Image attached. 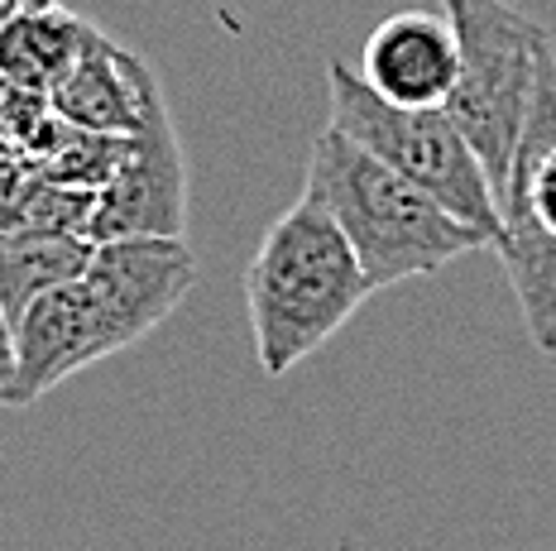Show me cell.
Segmentation results:
<instances>
[{
  "instance_id": "14",
  "label": "cell",
  "mask_w": 556,
  "mask_h": 551,
  "mask_svg": "<svg viewBox=\"0 0 556 551\" xmlns=\"http://www.w3.org/2000/svg\"><path fill=\"white\" fill-rule=\"evenodd\" d=\"M53 5H58V0H10V10H15V15H20V10L34 15V10H53Z\"/></svg>"
},
{
  "instance_id": "2",
  "label": "cell",
  "mask_w": 556,
  "mask_h": 551,
  "mask_svg": "<svg viewBox=\"0 0 556 551\" xmlns=\"http://www.w3.org/2000/svg\"><path fill=\"white\" fill-rule=\"evenodd\" d=\"M375 297L345 231L298 197L264 231L245 269V307L260 370L278 379L317 355Z\"/></svg>"
},
{
  "instance_id": "8",
  "label": "cell",
  "mask_w": 556,
  "mask_h": 551,
  "mask_svg": "<svg viewBox=\"0 0 556 551\" xmlns=\"http://www.w3.org/2000/svg\"><path fill=\"white\" fill-rule=\"evenodd\" d=\"M106 355H115L111 331L101 321L97 297H91L83 279L34 297L25 307V317L15 321V360H20L15 408L39 403L63 379L106 360Z\"/></svg>"
},
{
  "instance_id": "6",
  "label": "cell",
  "mask_w": 556,
  "mask_h": 551,
  "mask_svg": "<svg viewBox=\"0 0 556 551\" xmlns=\"http://www.w3.org/2000/svg\"><path fill=\"white\" fill-rule=\"evenodd\" d=\"M188 221V168H182V144L173 130L168 97L159 87L154 67L144 73V116L135 134L125 140V158L115 178L97 192L91 212V245L125 235H178Z\"/></svg>"
},
{
  "instance_id": "16",
  "label": "cell",
  "mask_w": 556,
  "mask_h": 551,
  "mask_svg": "<svg viewBox=\"0 0 556 551\" xmlns=\"http://www.w3.org/2000/svg\"><path fill=\"white\" fill-rule=\"evenodd\" d=\"M0 25H5V15H0Z\"/></svg>"
},
{
  "instance_id": "4",
  "label": "cell",
  "mask_w": 556,
  "mask_h": 551,
  "mask_svg": "<svg viewBox=\"0 0 556 551\" xmlns=\"http://www.w3.org/2000/svg\"><path fill=\"white\" fill-rule=\"evenodd\" d=\"M327 106L331 125L341 134H351L361 149L384 158L393 174L417 182L451 216H460L480 235H490V245L500 240L494 182L446 106H393L355 73V63L341 59L327 67Z\"/></svg>"
},
{
  "instance_id": "13",
  "label": "cell",
  "mask_w": 556,
  "mask_h": 551,
  "mask_svg": "<svg viewBox=\"0 0 556 551\" xmlns=\"http://www.w3.org/2000/svg\"><path fill=\"white\" fill-rule=\"evenodd\" d=\"M15 388H20V360H15V321L0 307V403L15 408Z\"/></svg>"
},
{
  "instance_id": "11",
  "label": "cell",
  "mask_w": 556,
  "mask_h": 551,
  "mask_svg": "<svg viewBox=\"0 0 556 551\" xmlns=\"http://www.w3.org/2000/svg\"><path fill=\"white\" fill-rule=\"evenodd\" d=\"M87 20L67 15L63 5L53 10H34V15H10L0 25V77L29 91H49L67 77V67L77 63L87 43Z\"/></svg>"
},
{
  "instance_id": "5",
  "label": "cell",
  "mask_w": 556,
  "mask_h": 551,
  "mask_svg": "<svg viewBox=\"0 0 556 551\" xmlns=\"http://www.w3.org/2000/svg\"><path fill=\"white\" fill-rule=\"evenodd\" d=\"M494 249L504 259L532 346L556 355V53L542 63L538 97L500 192Z\"/></svg>"
},
{
  "instance_id": "9",
  "label": "cell",
  "mask_w": 556,
  "mask_h": 551,
  "mask_svg": "<svg viewBox=\"0 0 556 551\" xmlns=\"http://www.w3.org/2000/svg\"><path fill=\"white\" fill-rule=\"evenodd\" d=\"M355 73L393 106H446L460 73L456 29L432 10H399L365 39Z\"/></svg>"
},
{
  "instance_id": "15",
  "label": "cell",
  "mask_w": 556,
  "mask_h": 551,
  "mask_svg": "<svg viewBox=\"0 0 556 551\" xmlns=\"http://www.w3.org/2000/svg\"><path fill=\"white\" fill-rule=\"evenodd\" d=\"M0 15H5V20H10V15H15V10H10V0H0Z\"/></svg>"
},
{
  "instance_id": "1",
  "label": "cell",
  "mask_w": 556,
  "mask_h": 551,
  "mask_svg": "<svg viewBox=\"0 0 556 551\" xmlns=\"http://www.w3.org/2000/svg\"><path fill=\"white\" fill-rule=\"evenodd\" d=\"M303 197L345 231L375 293L446 269L470 249H494L490 235L451 216L437 197L393 174L384 158H375L336 125H327L312 144Z\"/></svg>"
},
{
  "instance_id": "7",
  "label": "cell",
  "mask_w": 556,
  "mask_h": 551,
  "mask_svg": "<svg viewBox=\"0 0 556 551\" xmlns=\"http://www.w3.org/2000/svg\"><path fill=\"white\" fill-rule=\"evenodd\" d=\"M83 283L97 297V312L111 331V346L125 350L154 336L182 307L197 283V259L178 235H125L91 249Z\"/></svg>"
},
{
  "instance_id": "12",
  "label": "cell",
  "mask_w": 556,
  "mask_h": 551,
  "mask_svg": "<svg viewBox=\"0 0 556 551\" xmlns=\"http://www.w3.org/2000/svg\"><path fill=\"white\" fill-rule=\"evenodd\" d=\"M91 249L87 235L67 231H0V307L10 321L25 317L34 297L83 279Z\"/></svg>"
},
{
  "instance_id": "3",
  "label": "cell",
  "mask_w": 556,
  "mask_h": 551,
  "mask_svg": "<svg viewBox=\"0 0 556 551\" xmlns=\"http://www.w3.org/2000/svg\"><path fill=\"white\" fill-rule=\"evenodd\" d=\"M442 15L456 29L460 49V73L446 97V111L480 154L494 197H500L532 97H538L542 63L556 53L552 34L508 0H442Z\"/></svg>"
},
{
  "instance_id": "10",
  "label": "cell",
  "mask_w": 556,
  "mask_h": 551,
  "mask_svg": "<svg viewBox=\"0 0 556 551\" xmlns=\"http://www.w3.org/2000/svg\"><path fill=\"white\" fill-rule=\"evenodd\" d=\"M144 73L149 63L121 49L101 29H87V43L67 77L49 91L53 116L91 134H135L144 116Z\"/></svg>"
}]
</instances>
